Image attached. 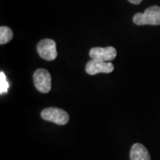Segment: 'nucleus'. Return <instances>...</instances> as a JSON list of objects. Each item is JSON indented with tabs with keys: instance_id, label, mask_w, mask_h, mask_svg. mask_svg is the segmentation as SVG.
<instances>
[{
	"instance_id": "nucleus-3",
	"label": "nucleus",
	"mask_w": 160,
	"mask_h": 160,
	"mask_svg": "<svg viewBox=\"0 0 160 160\" xmlns=\"http://www.w3.org/2000/svg\"><path fill=\"white\" fill-rule=\"evenodd\" d=\"M35 87L37 90L43 93L51 91L52 78L49 71L46 69H38L33 75Z\"/></svg>"
},
{
	"instance_id": "nucleus-4",
	"label": "nucleus",
	"mask_w": 160,
	"mask_h": 160,
	"mask_svg": "<svg viewBox=\"0 0 160 160\" xmlns=\"http://www.w3.org/2000/svg\"><path fill=\"white\" fill-rule=\"evenodd\" d=\"M38 53L42 59L46 61H53L57 58V50L55 41L50 38H46L39 41L37 46Z\"/></svg>"
},
{
	"instance_id": "nucleus-7",
	"label": "nucleus",
	"mask_w": 160,
	"mask_h": 160,
	"mask_svg": "<svg viewBox=\"0 0 160 160\" xmlns=\"http://www.w3.org/2000/svg\"><path fill=\"white\" fill-rule=\"evenodd\" d=\"M131 160H151L148 149L142 144L135 143L132 146L130 151Z\"/></svg>"
},
{
	"instance_id": "nucleus-10",
	"label": "nucleus",
	"mask_w": 160,
	"mask_h": 160,
	"mask_svg": "<svg viewBox=\"0 0 160 160\" xmlns=\"http://www.w3.org/2000/svg\"><path fill=\"white\" fill-rule=\"evenodd\" d=\"M130 3L132 4H133V5H139V4H141L142 3V0H128Z\"/></svg>"
},
{
	"instance_id": "nucleus-1",
	"label": "nucleus",
	"mask_w": 160,
	"mask_h": 160,
	"mask_svg": "<svg viewBox=\"0 0 160 160\" xmlns=\"http://www.w3.org/2000/svg\"><path fill=\"white\" fill-rule=\"evenodd\" d=\"M136 25H160V7L158 6H150L144 12H138L132 18Z\"/></svg>"
},
{
	"instance_id": "nucleus-9",
	"label": "nucleus",
	"mask_w": 160,
	"mask_h": 160,
	"mask_svg": "<svg viewBox=\"0 0 160 160\" xmlns=\"http://www.w3.org/2000/svg\"><path fill=\"white\" fill-rule=\"evenodd\" d=\"M9 88V83L6 80V77L3 71L0 72V93H6Z\"/></svg>"
},
{
	"instance_id": "nucleus-8",
	"label": "nucleus",
	"mask_w": 160,
	"mask_h": 160,
	"mask_svg": "<svg viewBox=\"0 0 160 160\" xmlns=\"http://www.w3.org/2000/svg\"><path fill=\"white\" fill-rule=\"evenodd\" d=\"M13 37L12 30L6 26H1L0 27V44L6 45L9 43Z\"/></svg>"
},
{
	"instance_id": "nucleus-5",
	"label": "nucleus",
	"mask_w": 160,
	"mask_h": 160,
	"mask_svg": "<svg viewBox=\"0 0 160 160\" xmlns=\"http://www.w3.org/2000/svg\"><path fill=\"white\" fill-rule=\"evenodd\" d=\"M114 70V65L110 62H102L91 60L86 63V71L87 74L93 76L99 73H110Z\"/></svg>"
},
{
	"instance_id": "nucleus-2",
	"label": "nucleus",
	"mask_w": 160,
	"mask_h": 160,
	"mask_svg": "<svg viewBox=\"0 0 160 160\" xmlns=\"http://www.w3.org/2000/svg\"><path fill=\"white\" fill-rule=\"evenodd\" d=\"M41 118L44 120L50 121L59 126L66 125L69 120V114L65 110L54 107L43 109L41 112Z\"/></svg>"
},
{
	"instance_id": "nucleus-6",
	"label": "nucleus",
	"mask_w": 160,
	"mask_h": 160,
	"mask_svg": "<svg viewBox=\"0 0 160 160\" xmlns=\"http://www.w3.org/2000/svg\"><path fill=\"white\" fill-rule=\"evenodd\" d=\"M89 56L92 60H98L102 62L113 61L117 56V50L113 46L107 47H93L89 51Z\"/></svg>"
}]
</instances>
